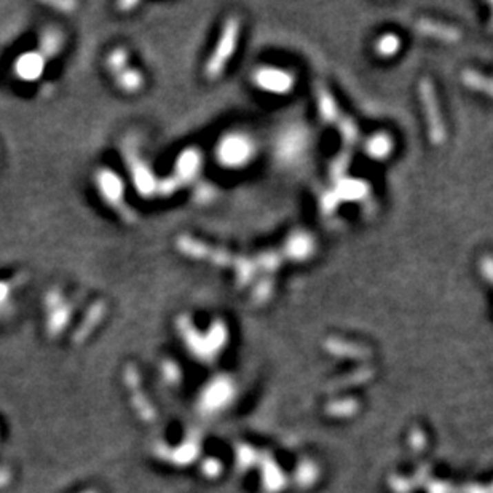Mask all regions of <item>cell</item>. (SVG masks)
I'll return each mask as SVG.
<instances>
[{"mask_svg":"<svg viewBox=\"0 0 493 493\" xmlns=\"http://www.w3.org/2000/svg\"><path fill=\"white\" fill-rule=\"evenodd\" d=\"M252 155V144L243 134H228L217 147V159L223 166L238 168L249 161Z\"/></svg>","mask_w":493,"mask_h":493,"instance_id":"6da1fadb","label":"cell"},{"mask_svg":"<svg viewBox=\"0 0 493 493\" xmlns=\"http://www.w3.org/2000/svg\"><path fill=\"white\" fill-rule=\"evenodd\" d=\"M254 82L259 88L270 91V93H288L294 85V79L291 74L284 72L281 69L274 68H261L254 74Z\"/></svg>","mask_w":493,"mask_h":493,"instance_id":"7a4b0ae2","label":"cell"},{"mask_svg":"<svg viewBox=\"0 0 493 493\" xmlns=\"http://www.w3.org/2000/svg\"><path fill=\"white\" fill-rule=\"evenodd\" d=\"M235 37H237V24H228L227 29L223 30L221 43L217 45V53L214 54V58L210 61L208 64V74L216 75L217 72H221L222 63L228 59V56L232 54V50L235 47Z\"/></svg>","mask_w":493,"mask_h":493,"instance_id":"3957f363","label":"cell"},{"mask_svg":"<svg viewBox=\"0 0 493 493\" xmlns=\"http://www.w3.org/2000/svg\"><path fill=\"white\" fill-rule=\"evenodd\" d=\"M369 155H372L374 159H383V157L388 155V152L391 149V141L390 137H386L383 134H379L372 137L369 141Z\"/></svg>","mask_w":493,"mask_h":493,"instance_id":"277c9868","label":"cell"},{"mask_svg":"<svg viewBox=\"0 0 493 493\" xmlns=\"http://www.w3.org/2000/svg\"><path fill=\"white\" fill-rule=\"evenodd\" d=\"M399 47H401L399 39L393 34H386L379 39L375 50H377V54L388 58V56H393L396 52H398Z\"/></svg>","mask_w":493,"mask_h":493,"instance_id":"5b68a950","label":"cell"},{"mask_svg":"<svg viewBox=\"0 0 493 493\" xmlns=\"http://www.w3.org/2000/svg\"><path fill=\"white\" fill-rule=\"evenodd\" d=\"M289 248H291L294 257L303 259V257H307V254L310 251H312V241H310L308 237L299 235L294 238V240H291V245H289Z\"/></svg>","mask_w":493,"mask_h":493,"instance_id":"8992f818","label":"cell"}]
</instances>
